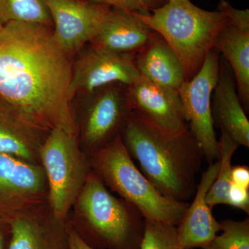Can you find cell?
Instances as JSON below:
<instances>
[{"instance_id":"cell-1","label":"cell","mask_w":249,"mask_h":249,"mask_svg":"<svg viewBox=\"0 0 249 249\" xmlns=\"http://www.w3.org/2000/svg\"><path fill=\"white\" fill-rule=\"evenodd\" d=\"M72 71L70 55L54 40L52 27L20 22L4 25L0 98L47 128H62L78 138Z\"/></svg>"},{"instance_id":"cell-2","label":"cell","mask_w":249,"mask_h":249,"mask_svg":"<svg viewBox=\"0 0 249 249\" xmlns=\"http://www.w3.org/2000/svg\"><path fill=\"white\" fill-rule=\"evenodd\" d=\"M121 137L142 173L163 196L183 202L194 196L205 157L189 128L165 133L132 110Z\"/></svg>"},{"instance_id":"cell-3","label":"cell","mask_w":249,"mask_h":249,"mask_svg":"<svg viewBox=\"0 0 249 249\" xmlns=\"http://www.w3.org/2000/svg\"><path fill=\"white\" fill-rule=\"evenodd\" d=\"M67 221L95 249H140L145 225L142 213L114 196L92 170Z\"/></svg>"},{"instance_id":"cell-4","label":"cell","mask_w":249,"mask_h":249,"mask_svg":"<svg viewBox=\"0 0 249 249\" xmlns=\"http://www.w3.org/2000/svg\"><path fill=\"white\" fill-rule=\"evenodd\" d=\"M137 16L167 41L178 55L186 81L196 76L219 34L229 24L220 11H209L190 0H168L163 6Z\"/></svg>"},{"instance_id":"cell-5","label":"cell","mask_w":249,"mask_h":249,"mask_svg":"<svg viewBox=\"0 0 249 249\" xmlns=\"http://www.w3.org/2000/svg\"><path fill=\"white\" fill-rule=\"evenodd\" d=\"M89 159L91 170L105 186L135 206L145 220L176 227L181 222L189 203L163 196L137 168L121 134Z\"/></svg>"},{"instance_id":"cell-6","label":"cell","mask_w":249,"mask_h":249,"mask_svg":"<svg viewBox=\"0 0 249 249\" xmlns=\"http://www.w3.org/2000/svg\"><path fill=\"white\" fill-rule=\"evenodd\" d=\"M40 160L48 185L49 207L55 217L67 220L91 172L89 156L76 137L54 128L41 147Z\"/></svg>"},{"instance_id":"cell-7","label":"cell","mask_w":249,"mask_h":249,"mask_svg":"<svg viewBox=\"0 0 249 249\" xmlns=\"http://www.w3.org/2000/svg\"><path fill=\"white\" fill-rule=\"evenodd\" d=\"M128 85L112 83L95 90L77 123L80 146L88 156L120 135L132 110Z\"/></svg>"},{"instance_id":"cell-8","label":"cell","mask_w":249,"mask_h":249,"mask_svg":"<svg viewBox=\"0 0 249 249\" xmlns=\"http://www.w3.org/2000/svg\"><path fill=\"white\" fill-rule=\"evenodd\" d=\"M219 58L217 50L208 53L200 70L178 89L183 116L209 163L219 159L218 141L211 111V98L217 83Z\"/></svg>"},{"instance_id":"cell-9","label":"cell","mask_w":249,"mask_h":249,"mask_svg":"<svg viewBox=\"0 0 249 249\" xmlns=\"http://www.w3.org/2000/svg\"><path fill=\"white\" fill-rule=\"evenodd\" d=\"M47 202L42 165L0 153V219L10 222Z\"/></svg>"},{"instance_id":"cell-10","label":"cell","mask_w":249,"mask_h":249,"mask_svg":"<svg viewBox=\"0 0 249 249\" xmlns=\"http://www.w3.org/2000/svg\"><path fill=\"white\" fill-rule=\"evenodd\" d=\"M54 25V40L71 55L98 34L111 7L85 0H44Z\"/></svg>"},{"instance_id":"cell-11","label":"cell","mask_w":249,"mask_h":249,"mask_svg":"<svg viewBox=\"0 0 249 249\" xmlns=\"http://www.w3.org/2000/svg\"><path fill=\"white\" fill-rule=\"evenodd\" d=\"M133 57L108 52L91 45L73 67L72 96L78 91L92 93L106 85H129L140 79Z\"/></svg>"},{"instance_id":"cell-12","label":"cell","mask_w":249,"mask_h":249,"mask_svg":"<svg viewBox=\"0 0 249 249\" xmlns=\"http://www.w3.org/2000/svg\"><path fill=\"white\" fill-rule=\"evenodd\" d=\"M127 88L132 109L160 130L178 134L188 128L178 90L156 84L142 76Z\"/></svg>"},{"instance_id":"cell-13","label":"cell","mask_w":249,"mask_h":249,"mask_svg":"<svg viewBox=\"0 0 249 249\" xmlns=\"http://www.w3.org/2000/svg\"><path fill=\"white\" fill-rule=\"evenodd\" d=\"M9 249H70L67 220L55 217L48 202L10 221Z\"/></svg>"},{"instance_id":"cell-14","label":"cell","mask_w":249,"mask_h":249,"mask_svg":"<svg viewBox=\"0 0 249 249\" xmlns=\"http://www.w3.org/2000/svg\"><path fill=\"white\" fill-rule=\"evenodd\" d=\"M50 131L0 98V153L40 163L41 147Z\"/></svg>"},{"instance_id":"cell-15","label":"cell","mask_w":249,"mask_h":249,"mask_svg":"<svg viewBox=\"0 0 249 249\" xmlns=\"http://www.w3.org/2000/svg\"><path fill=\"white\" fill-rule=\"evenodd\" d=\"M219 168L218 160L209 163V168L201 174L193 202L177 227L178 239L186 249H201L221 231L220 223L214 218L213 208L206 201L208 192L217 178Z\"/></svg>"},{"instance_id":"cell-16","label":"cell","mask_w":249,"mask_h":249,"mask_svg":"<svg viewBox=\"0 0 249 249\" xmlns=\"http://www.w3.org/2000/svg\"><path fill=\"white\" fill-rule=\"evenodd\" d=\"M156 33L137 13L111 8L91 43L97 48L134 58Z\"/></svg>"},{"instance_id":"cell-17","label":"cell","mask_w":249,"mask_h":249,"mask_svg":"<svg viewBox=\"0 0 249 249\" xmlns=\"http://www.w3.org/2000/svg\"><path fill=\"white\" fill-rule=\"evenodd\" d=\"M214 124L227 132L239 145L249 147V121L236 92L231 73L224 61L219 62L217 84L211 98Z\"/></svg>"},{"instance_id":"cell-18","label":"cell","mask_w":249,"mask_h":249,"mask_svg":"<svg viewBox=\"0 0 249 249\" xmlns=\"http://www.w3.org/2000/svg\"><path fill=\"white\" fill-rule=\"evenodd\" d=\"M133 60L141 76L156 84L178 90L186 81L179 58L158 33L134 55Z\"/></svg>"},{"instance_id":"cell-19","label":"cell","mask_w":249,"mask_h":249,"mask_svg":"<svg viewBox=\"0 0 249 249\" xmlns=\"http://www.w3.org/2000/svg\"><path fill=\"white\" fill-rule=\"evenodd\" d=\"M214 49L230 64L238 96L245 111L249 107V31L228 24L219 34Z\"/></svg>"},{"instance_id":"cell-20","label":"cell","mask_w":249,"mask_h":249,"mask_svg":"<svg viewBox=\"0 0 249 249\" xmlns=\"http://www.w3.org/2000/svg\"><path fill=\"white\" fill-rule=\"evenodd\" d=\"M239 146L229 134L222 131L218 141L219 171L206 196V201L211 208L216 205L228 204V193L231 185L232 157Z\"/></svg>"},{"instance_id":"cell-21","label":"cell","mask_w":249,"mask_h":249,"mask_svg":"<svg viewBox=\"0 0 249 249\" xmlns=\"http://www.w3.org/2000/svg\"><path fill=\"white\" fill-rule=\"evenodd\" d=\"M0 21L3 25L11 22L50 26L52 16L44 0H0Z\"/></svg>"},{"instance_id":"cell-22","label":"cell","mask_w":249,"mask_h":249,"mask_svg":"<svg viewBox=\"0 0 249 249\" xmlns=\"http://www.w3.org/2000/svg\"><path fill=\"white\" fill-rule=\"evenodd\" d=\"M221 231L201 249H249V219L221 221Z\"/></svg>"},{"instance_id":"cell-23","label":"cell","mask_w":249,"mask_h":249,"mask_svg":"<svg viewBox=\"0 0 249 249\" xmlns=\"http://www.w3.org/2000/svg\"><path fill=\"white\" fill-rule=\"evenodd\" d=\"M140 249H188L178 239L176 226L145 220Z\"/></svg>"},{"instance_id":"cell-24","label":"cell","mask_w":249,"mask_h":249,"mask_svg":"<svg viewBox=\"0 0 249 249\" xmlns=\"http://www.w3.org/2000/svg\"><path fill=\"white\" fill-rule=\"evenodd\" d=\"M95 4L106 5L114 9L146 14L158 9L166 0H85Z\"/></svg>"},{"instance_id":"cell-25","label":"cell","mask_w":249,"mask_h":249,"mask_svg":"<svg viewBox=\"0 0 249 249\" xmlns=\"http://www.w3.org/2000/svg\"><path fill=\"white\" fill-rule=\"evenodd\" d=\"M220 11L229 19V24L237 29L249 31V10L235 9L226 0H220L217 6Z\"/></svg>"},{"instance_id":"cell-26","label":"cell","mask_w":249,"mask_h":249,"mask_svg":"<svg viewBox=\"0 0 249 249\" xmlns=\"http://www.w3.org/2000/svg\"><path fill=\"white\" fill-rule=\"evenodd\" d=\"M229 206L240 209L249 213V188L231 185L227 196Z\"/></svg>"},{"instance_id":"cell-27","label":"cell","mask_w":249,"mask_h":249,"mask_svg":"<svg viewBox=\"0 0 249 249\" xmlns=\"http://www.w3.org/2000/svg\"><path fill=\"white\" fill-rule=\"evenodd\" d=\"M231 184L249 188V168L247 165H235L232 166Z\"/></svg>"},{"instance_id":"cell-28","label":"cell","mask_w":249,"mask_h":249,"mask_svg":"<svg viewBox=\"0 0 249 249\" xmlns=\"http://www.w3.org/2000/svg\"><path fill=\"white\" fill-rule=\"evenodd\" d=\"M67 230H68L70 249H95L85 243L84 241L82 240L80 236L73 230V228L68 224V222H67Z\"/></svg>"},{"instance_id":"cell-29","label":"cell","mask_w":249,"mask_h":249,"mask_svg":"<svg viewBox=\"0 0 249 249\" xmlns=\"http://www.w3.org/2000/svg\"><path fill=\"white\" fill-rule=\"evenodd\" d=\"M11 237V224L0 219V249H9Z\"/></svg>"},{"instance_id":"cell-30","label":"cell","mask_w":249,"mask_h":249,"mask_svg":"<svg viewBox=\"0 0 249 249\" xmlns=\"http://www.w3.org/2000/svg\"><path fill=\"white\" fill-rule=\"evenodd\" d=\"M3 27H4V25H3L2 23H1V21H0V32H1V30H2Z\"/></svg>"},{"instance_id":"cell-31","label":"cell","mask_w":249,"mask_h":249,"mask_svg":"<svg viewBox=\"0 0 249 249\" xmlns=\"http://www.w3.org/2000/svg\"><path fill=\"white\" fill-rule=\"evenodd\" d=\"M166 1H168V0H166Z\"/></svg>"}]
</instances>
